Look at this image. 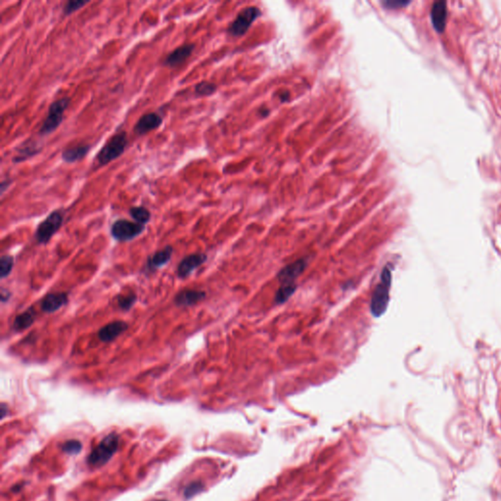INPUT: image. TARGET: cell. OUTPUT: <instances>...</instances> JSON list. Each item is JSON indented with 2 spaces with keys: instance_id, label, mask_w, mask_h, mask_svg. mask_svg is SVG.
Segmentation results:
<instances>
[{
  "instance_id": "obj_1",
  "label": "cell",
  "mask_w": 501,
  "mask_h": 501,
  "mask_svg": "<svg viewBox=\"0 0 501 501\" xmlns=\"http://www.w3.org/2000/svg\"><path fill=\"white\" fill-rule=\"evenodd\" d=\"M390 284H391V270L388 266H386L383 268L380 282L373 292L371 302H370L371 313L375 317H380L381 315H383L388 308L389 299H390Z\"/></svg>"
},
{
  "instance_id": "obj_2",
  "label": "cell",
  "mask_w": 501,
  "mask_h": 501,
  "mask_svg": "<svg viewBox=\"0 0 501 501\" xmlns=\"http://www.w3.org/2000/svg\"><path fill=\"white\" fill-rule=\"evenodd\" d=\"M128 145V137L125 132L114 134L109 141L98 152L96 160L100 166H106L123 155Z\"/></svg>"
},
{
  "instance_id": "obj_3",
  "label": "cell",
  "mask_w": 501,
  "mask_h": 501,
  "mask_svg": "<svg viewBox=\"0 0 501 501\" xmlns=\"http://www.w3.org/2000/svg\"><path fill=\"white\" fill-rule=\"evenodd\" d=\"M70 97L66 96L53 101L50 104L47 116L39 129L40 136H47L49 134H53L60 126L64 120V115L70 105Z\"/></svg>"
},
{
  "instance_id": "obj_4",
  "label": "cell",
  "mask_w": 501,
  "mask_h": 501,
  "mask_svg": "<svg viewBox=\"0 0 501 501\" xmlns=\"http://www.w3.org/2000/svg\"><path fill=\"white\" fill-rule=\"evenodd\" d=\"M119 446V437L115 433L106 435L98 446L93 448L89 456V463L92 466L99 467L106 464L114 453L117 451Z\"/></svg>"
},
{
  "instance_id": "obj_5",
  "label": "cell",
  "mask_w": 501,
  "mask_h": 501,
  "mask_svg": "<svg viewBox=\"0 0 501 501\" xmlns=\"http://www.w3.org/2000/svg\"><path fill=\"white\" fill-rule=\"evenodd\" d=\"M64 222V214L59 210L51 212L43 222L38 224L35 231V239L40 244H46L53 235L61 228Z\"/></svg>"
},
{
  "instance_id": "obj_6",
  "label": "cell",
  "mask_w": 501,
  "mask_h": 501,
  "mask_svg": "<svg viewBox=\"0 0 501 501\" xmlns=\"http://www.w3.org/2000/svg\"><path fill=\"white\" fill-rule=\"evenodd\" d=\"M145 225L127 220H118L112 224V236L120 242L130 241L144 231Z\"/></svg>"
},
{
  "instance_id": "obj_7",
  "label": "cell",
  "mask_w": 501,
  "mask_h": 501,
  "mask_svg": "<svg viewBox=\"0 0 501 501\" xmlns=\"http://www.w3.org/2000/svg\"><path fill=\"white\" fill-rule=\"evenodd\" d=\"M260 12L256 7L246 8L237 16L235 21L231 24L229 28V33L235 36L245 34L251 24L256 20Z\"/></svg>"
},
{
  "instance_id": "obj_8",
  "label": "cell",
  "mask_w": 501,
  "mask_h": 501,
  "mask_svg": "<svg viewBox=\"0 0 501 501\" xmlns=\"http://www.w3.org/2000/svg\"><path fill=\"white\" fill-rule=\"evenodd\" d=\"M41 150H42V145L40 144V141L34 138H30L24 141L22 144L16 148L17 154L13 157L12 163L16 165L26 162L29 159L36 156Z\"/></svg>"
},
{
  "instance_id": "obj_9",
  "label": "cell",
  "mask_w": 501,
  "mask_h": 501,
  "mask_svg": "<svg viewBox=\"0 0 501 501\" xmlns=\"http://www.w3.org/2000/svg\"><path fill=\"white\" fill-rule=\"evenodd\" d=\"M308 266V262L304 258H300L285 268H282L277 275L278 280L282 285L295 284L294 281L298 278Z\"/></svg>"
},
{
  "instance_id": "obj_10",
  "label": "cell",
  "mask_w": 501,
  "mask_h": 501,
  "mask_svg": "<svg viewBox=\"0 0 501 501\" xmlns=\"http://www.w3.org/2000/svg\"><path fill=\"white\" fill-rule=\"evenodd\" d=\"M163 123V118L155 112L147 113L139 118L134 125V133L138 135H144L159 128Z\"/></svg>"
},
{
  "instance_id": "obj_11",
  "label": "cell",
  "mask_w": 501,
  "mask_h": 501,
  "mask_svg": "<svg viewBox=\"0 0 501 501\" xmlns=\"http://www.w3.org/2000/svg\"><path fill=\"white\" fill-rule=\"evenodd\" d=\"M207 260L205 254H192L185 256L178 267V276L179 278L185 279L191 275V273L201 267Z\"/></svg>"
},
{
  "instance_id": "obj_12",
  "label": "cell",
  "mask_w": 501,
  "mask_h": 501,
  "mask_svg": "<svg viewBox=\"0 0 501 501\" xmlns=\"http://www.w3.org/2000/svg\"><path fill=\"white\" fill-rule=\"evenodd\" d=\"M194 49L195 45L192 43L179 46L167 56L164 61V65L169 68L179 67L189 58Z\"/></svg>"
},
{
  "instance_id": "obj_13",
  "label": "cell",
  "mask_w": 501,
  "mask_h": 501,
  "mask_svg": "<svg viewBox=\"0 0 501 501\" xmlns=\"http://www.w3.org/2000/svg\"><path fill=\"white\" fill-rule=\"evenodd\" d=\"M127 328L128 325L124 321L122 320L113 321L101 328L98 331V338L103 343H109L123 334L124 331L127 330Z\"/></svg>"
},
{
  "instance_id": "obj_14",
  "label": "cell",
  "mask_w": 501,
  "mask_h": 501,
  "mask_svg": "<svg viewBox=\"0 0 501 501\" xmlns=\"http://www.w3.org/2000/svg\"><path fill=\"white\" fill-rule=\"evenodd\" d=\"M205 297H206V293L204 291L184 289L178 293V295L175 298V303L178 307L187 308V307H192V306L198 303Z\"/></svg>"
},
{
  "instance_id": "obj_15",
  "label": "cell",
  "mask_w": 501,
  "mask_h": 501,
  "mask_svg": "<svg viewBox=\"0 0 501 501\" xmlns=\"http://www.w3.org/2000/svg\"><path fill=\"white\" fill-rule=\"evenodd\" d=\"M69 301L68 295L66 293L60 292V293H50L46 295L42 299L40 308L42 312L47 313H53L60 310L64 304L67 303Z\"/></svg>"
},
{
  "instance_id": "obj_16",
  "label": "cell",
  "mask_w": 501,
  "mask_h": 501,
  "mask_svg": "<svg viewBox=\"0 0 501 501\" xmlns=\"http://www.w3.org/2000/svg\"><path fill=\"white\" fill-rule=\"evenodd\" d=\"M447 18V6L445 1L434 2L431 9V20L434 30L438 33H443L446 29Z\"/></svg>"
},
{
  "instance_id": "obj_17",
  "label": "cell",
  "mask_w": 501,
  "mask_h": 501,
  "mask_svg": "<svg viewBox=\"0 0 501 501\" xmlns=\"http://www.w3.org/2000/svg\"><path fill=\"white\" fill-rule=\"evenodd\" d=\"M90 144H78L65 149L62 152V160L67 164H74L84 159L90 153Z\"/></svg>"
},
{
  "instance_id": "obj_18",
  "label": "cell",
  "mask_w": 501,
  "mask_h": 501,
  "mask_svg": "<svg viewBox=\"0 0 501 501\" xmlns=\"http://www.w3.org/2000/svg\"><path fill=\"white\" fill-rule=\"evenodd\" d=\"M172 252H173V249L170 246H167L166 248L156 252L153 256H151L148 258L147 269L154 270V269L162 268L165 265H167L171 258Z\"/></svg>"
},
{
  "instance_id": "obj_19",
  "label": "cell",
  "mask_w": 501,
  "mask_h": 501,
  "mask_svg": "<svg viewBox=\"0 0 501 501\" xmlns=\"http://www.w3.org/2000/svg\"><path fill=\"white\" fill-rule=\"evenodd\" d=\"M35 316H36V312L34 311V308H30L26 312L20 313L19 315L16 316L13 323L14 330L17 332L27 330L34 324L35 321Z\"/></svg>"
},
{
  "instance_id": "obj_20",
  "label": "cell",
  "mask_w": 501,
  "mask_h": 501,
  "mask_svg": "<svg viewBox=\"0 0 501 501\" xmlns=\"http://www.w3.org/2000/svg\"><path fill=\"white\" fill-rule=\"evenodd\" d=\"M129 214L137 223L145 225L151 220V212L144 207H133L129 210Z\"/></svg>"
},
{
  "instance_id": "obj_21",
  "label": "cell",
  "mask_w": 501,
  "mask_h": 501,
  "mask_svg": "<svg viewBox=\"0 0 501 501\" xmlns=\"http://www.w3.org/2000/svg\"><path fill=\"white\" fill-rule=\"evenodd\" d=\"M297 289L296 284H288V285H282L278 291L276 292L275 295V301L277 303H284L285 301L289 300L290 297L295 293Z\"/></svg>"
},
{
  "instance_id": "obj_22",
  "label": "cell",
  "mask_w": 501,
  "mask_h": 501,
  "mask_svg": "<svg viewBox=\"0 0 501 501\" xmlns=\"http://www.w3.org/2000/svg\"><path fill=\"white\" fill-rule=\"evenodd\" d=\"M14 267V258L9 255H4L0 258V276L1 278L7 277L11 273Z\"/></svg>"
},
{
  "instance_id": "obj_23",
  "label": "cell",
  "mask_w": 501,
  "mask_h": 501,
  "mask_svg": "<svg viewBox=\"0 0 501 501\" xmlns=\"http://www.w3.org/2000/svg\"><path fill=\"white\" fill-rule=\"evenodd\" d=\"M216 90L215 84L210 81H201L195 86V92L199 96H209Z\"/></svg>"
},
{
  "instance_id": "obj_24",
  "label": "cell",
  "mask_w": 501,
  "mask_h": 501,
  "mask_svg": "<svg viewBox=\"0 0 501 501\" xmlns=\"http://www.w3.org/2000/svg\"><path fill=\"white\" fill-rule=\"evenodd\" d=\"M136 301V295L134 293L128 295H121L118 297V304L123 311H129Z\"/></svg>"
},
{
  "instance_id": "obj_25",
  "label": "cell",
  "mask_w": 501,
  "mask_h": 501,
  "mask_svg": "<svg viewBox=\"0 0 501 501\" xmlns=\"http://www.w3.org/2000/svg\"><path fill=\"white\" fill-rule=\"evenodd\" d=\"M89 2L86 1H81V0H70L68 1L67 3L65 4L64 8H63V12H64V15L65 16H68V15H71L75 12L78 11L79 9H81L83 6H85Z\"/></svg>"
},
{
  "instance_id": "obj_26",
  "label": "cell",
  "mask_w": 501,
  "mask_h": 501,
  "mask_svg": "<svg viewBox=\"0 0 501 501\" xmlns=\"http://www.w3.org/2000/svg\"><path fill=\"white\" fill-rule=\"evenodd\" d=\"M63 450L70 454H77L81 450V444L77 440L68 441L63 445Z\"/></svg>"
},
{
  "instance_id": "obj_27",
  "label": "cell",
  "mask_w": 501,
  "mask_h": 501,
  "mask_svg": "<svg viewBox=\"0 0 501 501\" xmlns=\"http://www.w3.org/2000/svg\"><path fill=\"white\" fill-rule=\"evenodd\" d=\"M202 490H203V485L201 484L200 482H194V483L190 484L188 487H186V489L184 490V495H185V497L190 498L193 495L200 492Z\"/></svg>"
},
{
  "instance_id": "obj_28",
  "label": "cell",
  "mask_w": 501,
  "mask_h": 501,
  "mask_svg": "<svg viewBox=\"0 0 501 501\" xmlns=\"http://www.w3.org/2000/svg\"><path fill=\"white\" fill-rule=\"evenodd\" d=\"M12 183H13V180H12V179H3V180L1 181V184H0V191H1V195H3V194H4V192H5L6 190L8 189V188L10 187V185H11Z\"/></svg>"
},
{
  "instance_id": "obj_29",
  "label": "cell",
  "mask_w": 501,
  "mask_h": 501,
  "mask_svg": "<svg viewBox=\"0 0 501 501\" xmlns=\"http://www.w3.org/2000/svg\"><path fill=\"white\" fill-rule=\"evenodd\" d=\"M10 296H11V294H10V292L8 290L4 289V288L1 289V301H2V302H6V301H8L9 298H10Z\"/></svg>"
},
{
  "instance_id": "obj_30",
  "label": "cell",
  "mask_w": 501,
  "mask_h": 501,
  "mask_svg": "<svg viewBox=\"0 0 501 501\" xmlns=\"http://www.w3.org/2000/svg\"><path fill=\"white\" fill-rule=\"evenodd\" d=\"M6 411H7V406H6L4 403H2V404H1V418H2V419L5 417V415H6Z\"/></svg>"
},
{
  "instance_id": "obj_31",
  "label": "cell",
  "mask_w": 501,
  "mask_h": 501,
  "mask_svg": "<svg viewBox=\"0 0 501 501\" xmlns=\"http://www.w3.org/2000/svg\"><path fill=\"white\" fill-rule=\"evenodd\" d=\"M160 501H166V500H160Z\"/></svg>"
}]
</instances>
